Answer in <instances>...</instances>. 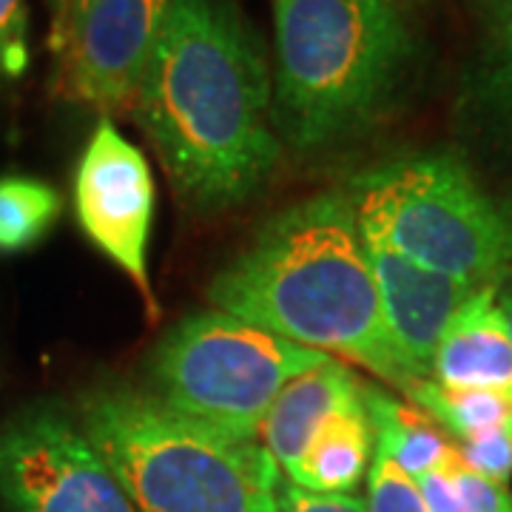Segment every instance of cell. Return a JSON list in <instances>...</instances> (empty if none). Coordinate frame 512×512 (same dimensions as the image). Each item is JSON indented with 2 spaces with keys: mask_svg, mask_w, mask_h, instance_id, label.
<instances>
[{
  "mask_svg": "<svg viewBox=\"0 0 512 512\" xmlns=\"http://www.w3.org/2000/svg\"><path fill=\"white\" fill-rule=\"evenodd\" d=\"M131 117L180 200L205 214L251 200L282 157L274 74L234 0H171Z\"/></svg>",
  "mask_w": 512,
  "mask_h": 512,
  "instance_id": "1",
  "label": "cell"
},
{
  "mask_svg": "<svg viewBox=\"0 0 512 512\" xmlns=\"http://www.w3.org/2000/svg\"><path fill=\"white\" fill-rule=\"evenodd\" d=\"M205 296L299 348L365 367L399 393L419 382L384 325L348 191H322L274 214L211 279Z\"/></svg>",
  "mask_w": 512,
  "mask_h": 512,
  "instance_id": "2",
  "label": "cell"
},
{
  "mask_svg": "<svg viewBox=\"0 0 512 512\" xmlns=\"http://www.w3.org/2000/svg\"><path fill=\"white\" fill-rule=\"evenodd\" d=\"M274 126L293 151L373 128L402 97L416 40L396 0H274Z\"/></svg>",
  "mask_w": 512,
  "mask_h": 512,
  "instance_id": "3",
  "label": "cell"
},
{
  "mask_svg": "<svg viewBox=\"0 0 512 512\" xmlns=\"http://www.w3.org/2000/svg\"><path fill=\"white\" fill-rule=\"evenodd\" d=\"M74 416L140 512H276L282 473L259 439L222 436L126 382L89 387Z\"/></svg>",
  "mask_w": 512,
  "mask_h": 512,
  "instance_id": "4",
  "label": "cell"
},
{
  "mask_svg": "<svg viewBox=\"0 0 512 512\" xmlns=\"http://www.w3.org/2000/svg\"><path fill=\"white\" fill-rule=\"evenodd\" d=\"M348 197L359 225L436 274L478 291L512 276V208L447 151L365 168L350 180Z\"/></svg>",
  "mask_w": 512,
  "mask_h": 512,
  "instance_id": "5",
  "label": "cell"
},
{
  "mask_svg": "<svg viewBox=\"0 0 512 512\" xmlns=\"http://www.w3.org/2000/svg\"><path fill=\"white\" fill-rule=\"evenodd\" d=\"M330 356L299 348L220 308L183 316L151 350L148 393L231 439H259L279 390Z\"/></svg>",
  "mask_w": 512,
  "mask_h": 512,
  "instance_id": "6",
  "label": "cell"
},
{
  "mask_svg": "<svg viewBox=\"0 0 512 512\" xmlns=\"http://www.w3.org/2000/svg\"><path fill=\"white\" fill-rule=\"evenodd\" d=\"M3 512H140L72 407L32 402L0 421Z\"/></svg>",
  "mask_w": 512,
  "mask_h": 512,
  "instance_id": "7",
  "label": "cell"
},
{
  "mask_svg": "<svg viewBox=\"0 0 512 512\" xmlns=\"http://www.w3.org/2000/svg\"><path fill=\"white\" fill-rule=\"evenodd\" d=\"M171 0H89L49 32L60 97L100 117L131 114Z\"/></svg>",
  "mask_w": 512,
  "mask_h": 512,
  "instance_id": "8",
  "label": "cell"
},
{
  "mask_svg": "<svg viewBox=\"0 0 512 512\" xmlns=\"http://www.w3.org/2000/svg\"><path fill=\"white\" fill-rule=\"evenodd\" d=\"M74 214L83 234L134 282L151 319L160 316L148 276L154 177L146 154L114 120L100 117L74 171Z\"/></svg>",
  "mask_w": 512,
  "mask_h": 512,
  "instance_id": "9",
  "label": "cell"
},
{
  "mask_svg": "<svg viewBox=\"0 0 512 512\" xmlns=\"http://www.w3.org/2000/svg\"><path fill=\"white\" fill-rule=\"evenodd\" d=\"M359 231L379 288L387 333L410 376L430 379L444 330L478 288L407 259L365 225H359Z\"/></svg>",
  "mask_w": 512,
  "mask_h": 512,
  "instance_id": "10",
  "label": "cell"
},
{
  "mask_svg": "<svg viewBox=\"0 0 512 512\" xmlns=\"http://www.w3.org/2000/svg\"><path fill=\"white\" fill-rule=\"evenodd\" d=\"M498 293L501 288H481L458 308L436 350L433 382L456 390H512V333Z\"/></svg>",
  "mask_w": 512,
  "mask_h": 512,
  "instance_id": "11",
  "label": "cell"
},
{
  "mask_svg": "<svg viewBox=\"0 0 512 512\" xmlns=\"http://www.w3.org/2000/svg\"><path fill=\"white\" fill-rule=\"evenodd\" d=\"M359 393V376L339 359H328L285 384L259 424V444L274 458L279 473H288L319 427Z\"/></svg>",
  "mask_w": 512,
  "mask_h": 512,
  "instance_id": "12",
  "label": "cell"
},
{
  "mask_svg": "<svg viewBox=\"0 0 512 512\" xmlns=\"http://www.w3.org/2000/svg\"><path fill=\"white\" fill-rule=\"evenodd\" d=\"M376 456V433L362 393L345 402L313 436L305 453L282 478L311 493L353 495L367 481Z\"/></svg>",
  "mask_w": 512,
  "mask_h": 512,
  "instance_id": "13",
  "label": "cell"
},
{
  "mask_svg": "<svg viewBox=\"0 0 512 512\" xmlns=\"http://www.w3.org/2000/svg\"><path fill=\"white\" fill-rule=\"evenodd\" d=\"M362 399L376 433V450L413 481L456 453V441L447 439V433L419 407L399 402L373 384H362Z\"/></svg>",
  "mask_w": 512,
  "mask_h": 512,
  "instance_id": "14",
  "label": "cell"
},
{
  "mask_svg": "<svg viewBox=\"0 0 512 512\" xmlns=\"http://www.w3.org/2000/svg\"><path fill=\"white\" fill-rule=\"evenodd\" d=\"M467 109L498 146L512 154V0L487 15V35L464 89Z\"/></svg>",
  "mask_w": 512,
  "mask_h": 512,
  "instance_id": "15",
  "label": "cell"
},
{
  "mask_svg": "<svg viewBox=\"0 0 512 512\" xmlns=\"http://www.w3.org/2000/svg\"><path fill=\"white\" fill-rule=\"evenodd\" d=\"M404 396L456 441L470 439L512 419V390H456L433 379H419Z\"/></svg>",
  "mask_w": 512,
  "mask_h": 512,
  "instance_id": "16",
  "label": "cell"
},
{
  "mask_svg": "<svg viewBox=\"0 0 512 512\" xmlns=\"http://www.w3.org/2000/svg\"><path fill=\"white\" fill-rule=\"evenodd\" d=\"M63 197L55 185L26 174L0 177V256L26 254L55 228Z\"/></svg>",
  "mask_w": 512,
  "mask_h": 512,
  "instance_id": "17",
  "label": "cell"
},
{
  "mask_svg": "<svg viewBox=\"0 0 512 512\" xmlns=\"http://www.w3.org/2000/svg\"><path fill=\"white\" fill-rule=\"evenodd\" d=\"M416 490L427 512H512L507 484L476 473L458 447L436 470L416 478Z\"/></svg>",
  "mask_w": 512,
  "mask_h": 512,
  "instance_id": "18",
  "label": "cell"
},
{
  "mask_svg": "<svg viewBox=\"0 0 512 512\" xmlns=\"http://www.w3.org/2000/svg\"><path fill=\"white\" fill-rule=\"evenodd\" d=\"M367 512H427L416 481L376 450L367 473Z\"/></svg>",
  "mask_w": 512,
  "mask_h": 512,
  "instance_id": "19",
  "label": "cell"
},
{
  "mask_svg": "<svg viewBox=\"0 0 512 512\" xmlns=\"http://www.w3.org/2000/svg\"><path fill=\"white\" fill-rule=\"evenodd\" d=\"M29 26H32L29 0H0V83L20 80L29 69L32 63Z\"/></svg>",
  "mask_w": 512,
  "mask_h": 512,
  "instance_id": "20",
  "label": "cell"
},
{
  "mask_svg": "<svg viewBox=\"0 0 512 512\" xmlns=\"http://www.w3.org/2000/svg\"><path fill=\"white\" fill-rule=\"evenodd\" d=\"M458 456L464 458L476 473L507 484L512 478V419L476 433L470 439L456 441Z\"/></svg>",
  "mask_w": 512,
  "mask_h": 512,
  "instance_id": "21",
  "label": "cell"
},
{
  "mask_svg": "<svg viewBox=\"0 0 512 512\" xmlns=\"http://www.w3.org/2000/svg\"><path fill=\"white\" fill-rule=\"evenodd\" d=\"M276 512H367V501L356 493H311L282 478L276 495Z\"/></svg>",
  "mask_w": 512,
  "mask_h": 512,
  "instance_id": "22",
  "label": "cell"
},
{
  "mask_svg": "<svg viewBox=\"0 0 512 512\" xmlns=\"http://www.w3.org/2000/svg\"><path fill=\"white\" fill-rule=\"evenodd\" d=\"M86 3H89V0H49V9H52V32L60 29V26L72 18L80 6H86Z\"/></svg>",
  "mask_w": 512,
  "mask_h": 512,
  "instance_id": "23",
  "label": "cell"
},
{
  "mask_svg": "<svg viewBox=\"0 0 512 512\" xmlns=\"http://www.w3.org/2000/svg\"><path fill=\"white\" fill-rule=\"evenodd\" d=\"M498 299H501V308H504V316H507V325H510V333H512V276L504 282V285H501Z\"/></svg>",
  "mask_w": 512,
  "mask_h": 512,
  "instance_id": "24",
  "label": "cell"
},
{
  "mask_svg": "<svg viewBox=\"0 0 512 512\" xmlns=\"http://www.w3.org/2000/svg\"><path fill=\"white\" fill-rule=\"evenodd\" d=\"M473 3H476V6L481 9V12H484V15H490V12H493V9L498 6V3H501V0H473Z\"/></svg>",
  "mask_w": 512,
  "mask_h": 512,
  "instance_id": "25",
  "label": "cell"
}]
</instances>
